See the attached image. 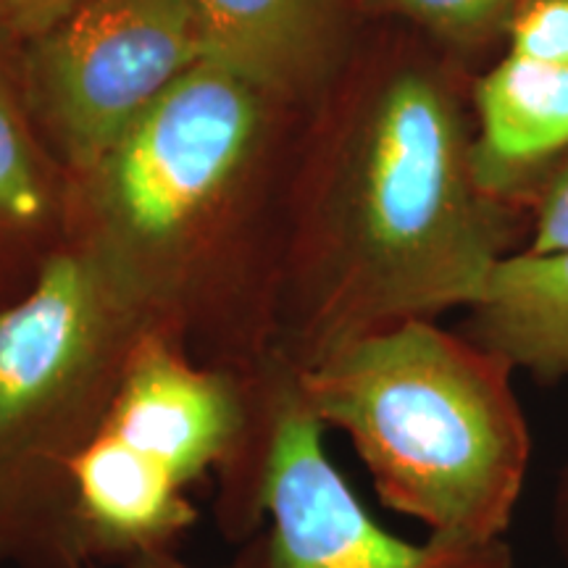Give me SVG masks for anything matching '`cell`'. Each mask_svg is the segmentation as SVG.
Listing matches in <instances>:
<instances>
[{
    "label": "cell",
    "mask_w": 568,
    "mask_h": 568,
    "mask_svg": "<svg viewBox=\"0 0 568 568\" xmlns=\"http://www.w3.org/2000/svg\"><path fill=\"white\" fill-rule=\"evenodd\" d=\"M514 368L474 339L410 318L297 374L303 408L351 439L376 495L453 542L506 539L531 435Z\"/></svg>",
    "instance_id": "2"
},
{
    "label": "cell",
    "mask_w": 568,
    "mask_h": 568,
    "mask_svg": "<svg viewBox=\"0 0 568 568\" xmlns=\"http://www.w3.org/2000/svg\"><path fill=\"white\" fill-rule=\"evenodd\" d=\"M67 245V211L40 166L17 105L0 88V284L19 295Z\"/></svg>",
    "instance_id": "10"
},
{
    "label": "cell",
    "mask_w": 568,
    "mask_h": 568,
    "mask_svg": "<svg viewBox=\"0 0 568 568\" xmlns=\"http://www.w3.org/2000/svg\"><path fill=\"white\" fill-rule=\"evenodd\" d=\"M524 251H568V159L539 193Z\"/></svg>",
    "instance_id": "13"
},
{
    "label": "cell",
    "mask_w": 568,
    "mask_h": 568,
    "mask_svg": "<svg viewBox=\"0 0 568 568\" xmlns=\"http://www.w3.org/2000/svg\"><path fill=\"white\" fill-rule=\"evenodd\" d=\"M376 9L414 21L456 45L485 42L508 27L518 0H372Z\"/></svg>",
    "instance_id": "11"
},
{
    "label": "cell",
    "mask_w": 568,
    "mask_h": 568,
    "mask_svg": "<svg viewBox=\"0 0 568 568\" xmlns=\"http://www.w3.org/2000/svg\"><path fill=\"white\" fill-rule=\"evenodd\" d=\"M552 537H556L560 558L568 564V464L564 466L556 489V503H552Z\"/></svg>",
    "instance_id": "17"
},
{
    "label": "cell",
    "mask_w": 568,
    "mask_h": 568,
    "mask_svg": "<svg viewBox=\"0 0 568 568\" xmlns=\"http://www.w3.org/2000/svg\"><path fill=\"white\" fill-rule=\"evenodd\" d=\"M506 32L510 55L568 69V0H518Z\"/></svg>",
    "instance_id": "12"
},
{
    "label": "cell",
    "mask_w": 568,
    "mask_h": 568,
    "mask_svg": "<svg viewBox=\"0 0 568 568\" xmlns=\"http://www.w3.org/2000/svg\"><path fill=\"white\" fill-rule=\"evenodd\" d=\"M71 518L84 566H101L176 550L197 508L187 487L101 429L71 466Z\"/></svg>",
    "instance_id": "6"
},
{
    "label": "cell",
    "mask_w": 568,
    "mask_h": 568,
    "mask_svg": "<svg viewBox=\"0 0 568 568\" xmlns=\"http://www.w3.org/2000/svg\"><path fill=\"white\" fill-rule=\"evenodd\" d=\"M201 61L195 0H88L38 40L40 101L71 163L90 174Z\"/></svg>",
    "instance_id": "4"
},
{
    "label": "cell",
    "mask_w": 568,
    "mask_h": 568,
    "mask_svg": "<svg viewBox=\"0 0 568 568\" xmlns=\"http://www.w3.org/2000/svg\"><path fill=\"white\" fill-rule=\"evenodd\" d=\"M195 11L203 61L264 92L314 74L335 32L337 0H195Z\"/></svg>",
    "instance_id": "9"
},
{
    "label": "cell",
    "mask_w": 568,
    "mask_h": 568,
    "mask_svg": "<svg viewBox=\"0 0 568 568\" xmlns=\"http://www.w3.org/2000/svg\"><path fill=\"white\" fill-rule=\"evenodd\" d=\"M161 329L82 247L0 305V560L88 568L71 466L101 432L138 339Z\"/></svg>",
    "instance_id": "3"
},
{
    "label": "cell",
    "mask_w": 568,
    "mask_h": 568,
    "mask_svg": "<svg viewBox=\"0 0 568 568\" xmlns=\"http://www.w3.org/2000/svg\"><path fill=\"white\" fill-rule=\"evenodd\" d=\"M324 432L293 387L276 422L266 468L268 566L410 568L422 558L424 542L389 535L366 514L326 456Z\"/></svg>",
    "instance_id": "5"
},
{
    "label": "cell",
    "mask_w": 568,
    "mask_h": 568,
    "mask_svg": "<svg viewBox=\"0 0 568 568\" xmlns=\"http://www.w3.org/2000/svg\"><path fill=\"white\" fill-rule=\"evenodd\" d=\"M510 245L456 98L422 63H393L358 95L335 169L290 230L272 358L301 374L351 339L468 308Z\"/></svg>",
    "instance_id": "1"
},
{
    "label": "cell",
    "mask_w": 568,
    "mask_h": 568,
    "mask_svg": "<svg viewBox=\"0 0 568 568\" xmlns=\"http://www.w3.org/2000/svg\"><path fill=\"white\" fill-rule=\"evenodd\" d=\"M88 0H0V32L42 40Z\"/></svg>",
    "instance_id": "15"
},
{
    "label": "cell",
    "mask_w": 568,
    "mask_h": 568,
    "mask_svg": "<svg viewBox=\"0 0 568 568\" xmlns=\"http://www.w3.org/2000/svg\"><path fill=\"white\" fill-rule=\"evenodd\" d=\"M410 568H514V550L506 539L453 542V539L426 537L422 558Z\"/></svg>",
    "instance_id": "14"
},
{
    "label": "cell",
    "mask_w": 568,
    "mask_h": 568,
    "mask_svg": "<svg viewBox=\"0 0 568 568\" xmlns=\"http://www.w3.org/2000/svg\"><path fill=\"white\" fill-rule=\"evenodd\" d=\"M88 568H103V566L95 564ZM122 568H197V566L180 558V552L176 550H153V552H142L138 558H130L126 564H122ZM219 568H272L268 566V548H266L264 529H261L255 537L247 539L232 564L219 566Z\"/></svg>",
    "instance_id": "16"
},
{
    "label": "cell",
    "mask_w": 568,
    "mask_h": 568,
    "mask_svg": "<svg viewBox=\"0 0 568 568\" xmlns=\"http://www.w3.org/2000/svg\"><path fill=\"white\" fill-rule=\"evenodd\" d=\"M479 140L474 172L485 193L506 201L531 163L568 151V69L506 59L477 82Z\"/></svg>",
    "instance_id": "8"
},
{
    "label": "cell",
    "mask_w": 568,
    "mask_h": 568,
    "mask_svg": "<svg viewBox=\"0 0 568 568\" xmlns=\"http://www.w3.org/2000/svg\"><path fill=\"white\" fill-rule=\"evenodd\" d=\"M466 311V337L514 372L568 382V251L506 253Z\"/></svg>",
    "instance_id": "7"
}]
</instances>
